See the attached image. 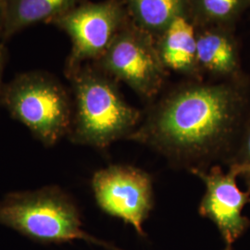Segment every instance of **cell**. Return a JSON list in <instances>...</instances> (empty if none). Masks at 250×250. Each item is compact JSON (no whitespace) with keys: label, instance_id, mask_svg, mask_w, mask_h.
I'll list each match as a JSON object with an SVG mask.
<instances>
[{"label":"cell","instance_id":"2","mask_svg":"<svg viewBox=\"0 0 250 250\" xmlns=\"http://www.w3.org/2000/svg\"><path fill=\"white\" fill-rule=\"evenodd\" d=\"M67 77L74 96L68 134L72 143L104 149L120 139L130 138L139 125L140 112L125 101L112 77L89 64Z\"/></svg>","mask_w":250,"mask_h":250},{"label":"cell","instance_id":"1","mask_svg":"<svg viewBox=\"0 0 250 250\" xmlns=\"http://www.w3.org/2000/svg\"><path fill=\"white\" fill-rule=\"evenodd\" d=\"M244 107L243 94L232 83H189L162 99L129 139L189 170L226 162L245 122Z\"/></svg>","mask_w":250,"mask_h":250},{"label":"cell","instance_id":"10","mask_svg":"<svg viewBox=\"0 0 250 250\" xmlns=\"http://www.w3.org/2000/svg\"><path fill=\"white\" fill-rule=\"evenodd\" d=\"M5 26L3 41L41 22H51L83 0H2Z\"/></svg>","mask_w":250,"mask_h":250},{"label":"cell","instance_id":"6","mask_svg":"<svg viewBox=\"0 0 250 250\" xmlns=\"http://www.w3.org/2000/svg\"><path fill=\"white\" fill-rule=\"evenodd\" d=\"M94 65L147 99L159 94L167 75L154 38L130 22Z\"/></svg>","mask_w":250,"mask_h":250},{"label":"cell","instance_id":"13","mask_svg":"<svg viewBox=\"0 0 250 250\" xmlns=\"http://www.w3.org/2000/svg\"><path fill=\"white\" fill-rule=\"evenodd\" d=\"M246 0H188L191 21L204 28L222 24L238 13Z\"/></svg>","mask_w":250,"mask_h":250},{"label":"cell","instance_id":"5","mask_svg":"<svg viewBox=\"0 0 250 250\" xmlns=\"http://www.w3.org/2000/svg\"><path fill=\"white\" fill-rule=\"evenodd\" d=\"M128 18L123 1L105 0L81 3L53 20L50 24L64 31L72 42L66 76L89 62H97L128 23Z\"/></svg>","mask_w":250,"mask_h":250},{"label":"cell","instance_id":"9","mask_svg":"<svg viewBox=\"0 0 250 250\" xmlns=\"http://www.w3.org/2000/svg\"><path fill=\"white\" fill-rule=\"evenodd\" d=\"M161 62L166 69L188 75H197V32L194 23L181 15L159 37L157 45Z\"/></svg>","mask_w":250,"mask_h":250},{"label":"cell","instance_id":"7","mask_svg":"<svg viewBox=\"0 0 250 250\" xmlns=\"http://www.w3.org/2000/svg\"><path fill=\"white\" fill-rule=\"evenodd\" d=\"M98 205L106 213L131 224L143 235V224L153 208L151 177L133 166L111 165L92 178Z\"/></svg>","mask_w":250,"mask_h":250},{"label":"cell","instance_id":"11","mask_svg":"<svg viewBox=\"0 0 250 250\" xmlns=\"http://www.w3.org/2000/svg\"><path fill=\"white\" fill-rule=\"evenodd\" d=\"M124 3L134 25L159 38L175 19L187 15L188 0H125Z\"/></svg>","mask_w":250,"mask_h":250},{"label":"cell","instance_id":"14","mask_svg":"<svg viewBox=\"0 0 250 250\" xmlns=\"http://www.w3.org/2000/svg\"><path fill=\"white\" fill-rule=\"evenodd\" d=\"M226 163L229 167L236 168L243 176L250 173V116L245 119L240 134Z\"/></svg>","mask_w":250,"mask_h":250},{"label":"cell","instance_id":"15","mask_svg":"<svg viewBox=\"0 0 250 250\" xmlns=\"http://www.w3.org/2000/svg\"><path fill=\"white\" fill-rule=\"evenodd\" d=\"M8 48L5 45V42L0 43V100H1V95H2V78H3V73L6 67V64L8 62Z\"/></svg>","mask_w":250,"mask_h":250},{"label":"cell","instance_id":"3","mask_svg":"<svg viewBox=\"0 0 250 250\" xmlns=\"http://www.w3.org/2000/svg\"><path fill=\"white\" fill-rule=\"evenodd\" d=\"M0 224L40 243L83 240L108 250H122L85 232L78 207L58 187L6 195L0 200Z\"/></svg>","mask_w":250,"mask_h":250},{"label":"cell","instance_id":"8","mask_svg":"<svg viewBox=\"0 0 250 250\" xmlns=\"http://www.w3.org/2000/svg\"><path fill=\"white\" fill-rule=\"evenodd\" d=\"M205 184L206 192L198 208L199 213L212 221L226 245L232 246L250 226V221L242 214L244 207L250 202V192H243L236 178L241 175L234 167L224 171L220 166L191 169Z\"/></svg>","mask_w":250,"mask_h":250},{"label":"cell","instance_id":"18","mask_svg":"<svg viewBox=\"0 0 250 250\" xmlns=\"http://www.w3.org/2000/svg\"><path fill=\"white\" fill-rule=\"evenodd\" d=\"M232 250V246H230V245H226V248H225V250Z\"/></svg>","mask_w":250,"mask_h":250},{"label":"cell","instance_id":"16","mask_svg":"<svg viewBox=\"0 0 250 250\" xmlns=\"http://www.w3.org/2000/svg\"><path fill=\"white\" fill-rule=\"evenodd\" d=\"M4 26H5V17H4V8H3V1L0 0V43L3 41V35H4Z\"/></svg>","mask_w":250,"mask_h":250},{"label":"cell","instance_id":"4","mask_svg":"<svg viewBox=\"0 0 250 250\" xmlns=\"http://www.w3.org/2000/svg\"><path fill=\"white\" fill-rule=\"evenodd\" d=\"M1 102L45 146H52L70 133L73 115L70 95L47 72L19 74L3 86Z\"/></svg>","mask_w":250,"mask_h":250},{"label":"cell","instance_id":"12","mask_svg":"<svg viewBox=\"0 0 250 250\" xmlns=\"http://www.w3.org/2000/svg\"><path fill=\"white\" fill-rule=\"evenodd\" d=\"M197 59L199 68L218 76H231L238 66L231 38L213 27L197 32Z\"/></svg>","mask_w":250,"mask_h":250},{"label":"cell","instance_id":"17","mask_svg":"<svg viewBox=\"0 0 250 250\" xmlns=\"http://www.w3.org/2000/svg\"><path fill=\"white\" fill-rule=\"evenodd\" d=\"M244 177L246 178V183H247V186H248V188H249V192H250V173L245 175Z\"/></svg>","mask_w":250,"mask_h":250}]
</instances>
